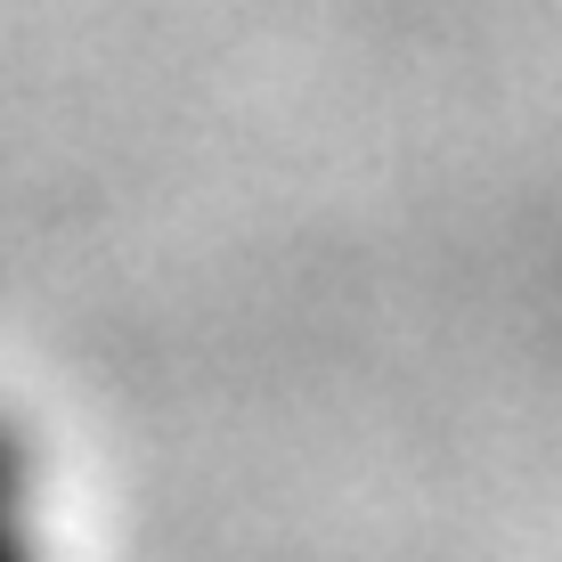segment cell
Here are the masks:
<instances>
[{"mask_svg":"<svg viewBox=\"0 0 562 562\" xmlns=\"http://www.w3.org/2000/svg\"><path fill=\"white\" fill-rule=\"evenodd\" d=\"M0 562H66L57 547V490L49 449L25 408L0 400Z\"/></svg>","mask_w":562,"mask_h":562,"instance_id":"1","label":"cell"}]
</instances>
